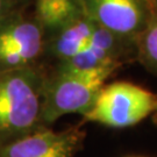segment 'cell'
Here are the masks:
<instances>
[{
	"label": "cell",
	"instance_id": "6da1fadb",
	"mask_svg": "<svg viewBox=\"0 0 157 157\" xmlns=\"http://www.w3.org/2000/svg\"><path fill=\"white\" fill-rule=\"evenodd\" d=\"M44 77L32 67L0 70V146L43 126Z\"/></svg>",
	"mask_w": 157,
	"mask_h": 157
},
{
	"label": "cell",
	"instance_id": "7a4b0ae2",
	"mask_svg": "<svg viewBox=\"0 0 157 157\" xmlns=\"http://www.w3.org/2000/svg\"><path fill=\"white\" fill-rule=\"evenodd\" d=\"M115 70L113 67H104L91 71H77L57 67L51 77L44 78L41 124L43 126L51 124L67 114L84 115Z\"/></svg>",
	"mask_w": 157,
	"mask_h": 157
},
{
	"label": "cell",
	"instance_id": "3957f363",
	"mask_svg": "<svg viewBox=\"0 0 157 157\" xmlns=\"http://www.w3.org/2000/svg\"><path fill=\"white\" fill-rule=\"evenodd\" d=\"M157 94L130 82H113L98 92L91 108L85 113V121L112 127L135 126L154 114Z\"/></svg>",
	"mask_w": 157,
	"mask_h": 157
},
{
	"label": "cell",
	"instance_id": "277c9868",
	"mask_svg": "<svg viewBox=\"0 0 157 157\" xmlns=\"http://www.w3.org/2000/svg\"><path fill=\"white\" fill-rule=\"evenodd\" d=\"M78 2L97 25L134 44L154 14L151 0H78Z\"/></svg>",
	"mask_w": 157,
	"mask_h": 157
},
{
	"label": "cell",
	"instance_id": "5b68a950",
	"mask_svg": "<svg viewBox=\"0 0 157 157\" xmlns=\"http://www.w3.org/2000/svg\"><path fill=\"white\" fill-rule=\"evenodd\" d=\"M45 34L21 11L0 23V70L32 67L44 51Z\"/></svg>",
	"mask_w": 157,
	"mask_h": 157
},
{
	"label": "cell",
	"instance_id": "8992f818",
	"mask_svg": "<svg viewBox=\"0 0 157 157\" xmlns=\"http://www.w3.org/2000/svg\"><path fill=\"white\" fill-rule=\"evenodd\" d=\"M79 127L55 132L41 126L22 137L0 146V157H75L84 140Z\"/></svg>",
	"mask_w": 157,
	"mask_h": 157
},
{
	"label": "cell",
	"instance_id": "52a82bcc",
	"mask_svg": "<svg viewBox=\"0 0 157 157\" xmlns=\"http://www.w3.org/2000/svg\"><path fill=\"white\" fill-rule=\"evenodd\" d=\"M99 25L84 12L67 26L45 37L44 50L57 61H65L83 52L90 47Z\"/></svg>",
	"mask_w": 157,
	"mask_h": 157
},
{
	"label": "cell",
	"instance_id": "ba28073f",
	"mask_svg": "<svg viewBox=\"0 0 157 157\" xmlns=\"http://www.w3.org/2000/svg\"><path fill=\"white\" fill-rule=\"evenodd\" d=\"M82 13L78 0H35L34 17L45 36L67 26Z\"/></svg>",
	"mask_w": 157,
	"mask_h": 157
},
{
	"label": "cell",
	"instance_id": "9c48e42d",
	"mask_svg": "<svg viewBox=\"0 0 157 157\" xmlns=\"http://www.w3.org/2000/svg\"><path fill=\"white\" fill-rule=\"evenodd\" d=\"M136 56L147 70L157 75V12L154 11L147 27L135 42Z\"/></svg>",
	"mask_w": 157,
	"mask_h": 157
},
{
	"label": "cell",
	"instance_id": "30bf717a",
	"mask_svg": "<svg viewBox=\"0 0 157 157\" xmlns=\"http://www.w3.org/2000/svg\"><path fill=\"white\" fill-rule=\"evenodd\" d=\"M26 0H0V23L21 10Z\"/></svg>",
	"mask_w": 157,
	"mask_h": 157
},
{
	"label": "cell",
	"instance_id": "8fae6325",
	"mask_svg": "<svg viewBox=\"0 0 157 157\" xmlns=\"http://www.w3.org/2000/svg\"><path fill=\"white\" fill-rule=\"evenodd\" d=\"M151 4H152V8H154V11L157 12V0H151Z\"/></svg>",
	"mask_w": 157,
	"mask_h": 157
},
{
	"label": "cell",
	"instance_id": "7c38bea8",
	"mask_svg": "<svg viewBox=\"0 0 157 157\" xmlns=\"http://www.w3.org/2000/svg\"><path fill=\"white\" fill-rule=\"evenodd\" d=\"M154 119H155V121H156V124H157V107H156V111L154 112Z\"/></svg>",
	"mask_w": 157,
	"mask_h": 157
}]
</instances>
